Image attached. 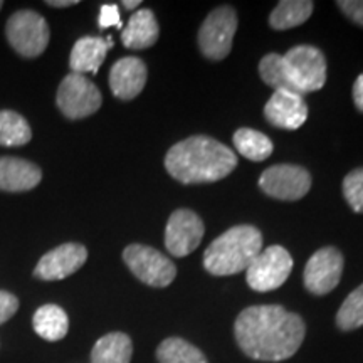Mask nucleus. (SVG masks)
I'll list each match as a JSON object with an SVG mask.
<instances>
[{
    "mask_svg": "<svg viewBox=\"0 0 363 363\" xmlns=\"http://www.w3.org/2000/svg\"><path fill=\"white\" fill-rule=\"evenodd\" d=\"M337 325L340 330L352 331L363 326V284L348 294L337 313Z\"/></svg>",
    "mask_w": 363,
    "mask_h": 363,
    "instance_id": "obj_25",
    "label": "nucleus"
},
{
    "mask_svg": "<svg viewBox=\"0 0 363 363\" xmlns=\"http://www.w3.org/2000/svg\"><path fill=\"white\" fill-rule=\"evenodd\" d=\"M353 103H355L357 110L363 113V72L353 83Z\"/></svg>",
    "mask_w": 363,
    "mask_h": 363,
    "instance_id": "obj_31",
    "label": "nucleus"
},
{
    "mask_svg": "<svg viewBox=\"0 0 363 363\" xmlns=\"http://www.w3.org/2000/svg\"><path fill=\"white\" fill-rule=\"evenodd\" d=\"M293 271L291 254L281 246H269L257 254L246 269V279L251 289L259 293L278 289Z\"/></svg>",
    "mask_w": 363,
    "mask_h": 363,
    "instance_id": "obj_6",
    "label": "nucleus"
},
{
    "mask_svg": "<svg viewBox=\"0 0 363 363\" xmlns=\"http://www.w3.org/2000/svg\"><path fill=\"white\" fill-rule=\"evenodd\" d=\"M108 40L103 38H81L72 48L69 56V67L76 74L84 72H98L101 67L104 57H106Z\"/></svg>",
    "mask_w": 363,
    "mask_h": 363,
    "instance_id": "obj_18",
    "label": "nucleus"
},
{
    "mask_svg": "<svg viewBox=\"0 0 363 363\" xmlns=\"http://www.w3.org/2000/svg\"><path fill=\"white\" fill-rule=\"evenodd\" d=\"M33 325L35 333L48 342H57L67 335L69 320L66 311L57 305H44L34 313Z\"/></svg>",
    "mask_w": 363,
    "mask_h": 363,
    "instance_id": "obj_20",
    "label": "nucleus"
},
{
    "mask_svg": "<svg viewBox=\"0 0 363 363\" xmlns=\"http://www.w3.org/2000/svg\"><path fill=\"white\" fill-rule=\"evenodd\" d=\"M133 355V343L128 335L115 333L104 335L94 343L91 352V363H130Z\"/></svg>",
    "mask_w": 363,
    "mask_h": 363,
    "instance_id": "obj_19",
    "label": "nucleus"
},
{
    "mask_svg": "<svg viewBox=\"0 0 363 363\" xmlns=\"http://www.w3.org/2000/svg\"><path fill=\"white\" fill-rule=\"evenodd\" d=\"M86 259H88V251L84 246L76 242L62 244L40 257L34 269V276L43 281L65 279L81 269Z\"/></svg>",
    "mask_w": 363,
    "mask_h": 363,
    "instance_id": "obj_13",
    "label": "nucleus"
},
{
    "mask_svg": "<svg viewBox=\"0 0 363 363\" xmlns=\"http://www.w3.org/2000/svg\"><path fill=\"white\" fill-rule=\"evenodd\" d=\"M56 103L66 118L81 120L96 113L101 106L103 98L93 81H89L84 74L71 72L59 84Z\"/></svg>",
    "mask_w": 363,
    "mask_h": 363,
    "instance_id": "obj_8",
    "label": "nucleus"
},
{
    "mask_svg": "<svg viewBox=\"0 0 363 363\" xmlns=\"http://www.w3.org/2000/svg\"><path fill=\"white\" fill-rule=\"evenodd\" d=\"M203 222L189 208H179L170 216L165 229V247L172 256L185 257L202 242Z\"/></svg>",
    "mask_w": 363,
    "mask_h": 363,
    "instance_id": "obj_12",
    "label": "nucleus"
},
{
    "mask_svg": "<svg viewBox=\"0 0 363 363\" xmlns=\"http://www.w3.org/2000/svg\"><path fill=\"white\" fill-rule=\"evenodd\" d=\"M33 138L27 121L16 111H0V145L2 147H22Z\"/></svg>",
    "mask_w": 363,
    "mask_h": 363,
    "instance_id": "obj_24",
    "label": "nucleus"
},
{
    "mask_svg": "<svg viewBox=\"0 0 363 363\" xmlns=\"http://www.w3.org/2000/svg\"><path fill=\"white\" fill-rule=\"evenodd\" d=\"M238 157L229 147L206 135L190 136L165 155V169L182 184H211L233 174Z\"/></svg>",
    "mask_w": 363,
    "mask_h": 363,
    "instance_id": "obj_2",
    "label": "nucleus"
},
{
    "mask_svg": "<svg viewBox=\"0 0 363 363\" xmlns=\"http://www.w3.org/2000/svg\"><path fill=\"white\" fill-rule=\"evenodd\" d=\"M234 147L240 155L252 162L266 160L274 150V145L264 133L251 128H239L235 131Z\"/></svg>",
    "mask_w": 363,
    "mask_h": 363,
    "instance_id": "obj_22",
    "label": "nucleus"
},
{
    "mask_svg": "<svg viewBox=\"0 0 363 363\" xmlns=\"http://www.w3.org/2000/svg\"><path fill=\"white\" fill-rule=\"evenodd\" d=\"M289 91L305 96L326 83L325 54L315 45H294L283 56Z\"/></svg>",
    "mask_w": 363,
    "mask_h": 363,
    "instance_id": "obj_4",
    "label": "nucleus"
},
{
    "mask_svg": "<svg viewBox=\"0 0 363 363\" xmlns=\"http://www.w3.org/2000/svg\"><path fill=\"white\" fill-rule=\"evenodd\" d=\"M140 4H142L140 0H131V2H130V0H123V7L128 9V11H131V9H135V7H138Z\"/></svg>",
    "mask_w": 363,
    "mask_h": 363,
    "instance_id": "obj_33",
    "label": "nucleus"
},
{
    "mask_svg": "<svg viewBox=\"0 0 363 363\" xmlns=\"http://www.w3.org/2000/svg\"><path fill=\"white\" fill-rule=\"evenodd\" d=\"M158 34L160 27L155 13L150 9H140L130 17L128 24L121 33V43L128 49H147L157 43Z\"/></svg>",
    "mask_w": 363,
    "mask_h": 363,
    "instance_id": "obj_17",
    "label": "nucleus"
},
{
    "mask_svg": "<svg viewBox=\"0 0 363 363\" xmlns=\"http://www.w3.org/2000/svg\"><path fill=\"white\" fill-rule=\"evenodd\" d=\"M234 335L247 357L261 362H281L299 350L306 326L301 316L283 306H249L235 320Z\"/></svg>",
    "mask_w": 363,
    "mask_h": 363,
    "instance_id": "obj_1",
    "label": "nucleus"
},
{
    "mask_svg": "<svg viewBox=\"0 0 363 363\" xmlns=\"http://www.w3.org/2000/svg\"><path fill=\"white\" fill-rule=\"evenodd\" d=\"M262 251V235L254 225H235L225 230L203 252V267L214 276H233L246 271Z\"/></svg>",
    "mask_w": 363,
    "mask_h": 363,
    "instance_id": "obj_3",
    "label": "nucleus"
},
{
    "mask_svg": "<svg viewBox=\"0 0 363 363\" xmlns=\"http://www.w3.org/2000/svg\"><path fill=\"white\" fill-rule=\"evenodd\" d=\"M45 4L51 7H71V6H76L78 0H49V2Z\"/></svg>",
    "mask_w": 363,
    "mask_h": 363,
    "instance_id": "obj_32",
    "label": "nucleus"
},
{
    "mask_svg": "<svg viewBox=\"0 0 363 363\" xmlns=\"http://www.w3.org/2000/svg\"><path fill=\"white\" fill-rule=\"evenodd\" d=\"M313 7L310 0H283L271 12L269 26L276 30H286L305 24L313 13Z\"/></svg>",
    "mask_w": 363,
    "mask_h": 363,
    "instance_id": "obj_21",
    "label": "nucleus"
},
{
    "mask_svg": "<svg viewBox=\"0 0 363 363\" xmlns=\"http://www.w3.org/2000/svg\"><path fill=\"white\" fill-rule=\"evenodd\" d=\"M264 116L272 126L283 130H298L305 125L308 106L301 94L288 89H276L264 106Z\"/></svg>",
    "mask_w": 363,
    "mask_h": 363,
    "instance_id": "obj_14",
    "label": "nucleus"
},
{
    "mask_svg": "<svg viewBox=\"0 0 363 363\" xmlns=\"http://www.w3.org/2000/svg\"><path fill=\"white\" fill-rule=\"evenodd\" d=\"M337 6L353 24L363 27V0H342Z\"/></svg>",
    "mask_w": 363,
    "mask_h": 363,
    "instance_id": "obj_28",
    "label": "nucleus"
},
{
    "mask_svg": "<svg viewBox=\"0 0 363 363\" xmlns=\"http://www.w3.org/2000/svg\"><path fill=\"white\" fill-rule=\"evenodd\" d=\"M235 30L238 13L233 7L224 6L212 11L199 30V45L203 56L212 61H220L229 56Z\"/></svg>",
    "mask_w": 363,
    "mask_h": 363,
    "instance_id": "obj_7",
    "label": "nucleus"
},
{
    "mask_svg": "<svg viewBox=\"0 0 363 363\" xmlns=\"http://www.w3.org/2000/svg\"><path fill=\"white\" fill-rule=\"evenodd\" d=\"M147 66L138 57H121L110 71V88L118 99L130 101L142 93L147 84Z\"/></svg>",
    "mask_w": 363,
    "mask_h": 363,
    "instance_id": "obj_15",
    "label": "nucleus"
},
{
    "mask_svg": "<svg viewBox=\"0 0 363 363\" xmlns=\"http://www.w3.org/2000/svg\"><path fill=\"white\" fill-rule=\"evenodd\" d=\"M343 195L353 212L363 214V167L352 170L345 177Z\"/></svg>",
    "mask_w": 363,
    "mask_h": 363,
    "instance_id": "obj_27",
    "label": "nucleus"
},
{
    "mask_svg": "<svg viewBox=\"0 0 363 363\" xmlns=\"http://www.w3.org/2000/svg\"><path fill=\"white\" fill-rule=\"evenodd\" d=\"M160 363H207L203 353L182 338H167L157 348Z\"/></svg>",
    "mask_w": 363,
    "mask_h": 363,
    "instance_id": "obj_23",
    "label": "nucleus"
},
{
    "mask_svg": "<svg viewBox=\"0 0 363 363\" xmlns=\"http://www.w3.org/2000/svg\"><path fill=\"white\" fill-rule=\"evenodd\" d=\"M123 261L142 283L153 288H165L177 276V267L157 249L131 244L123 251Z\"/></svg>",
    "mask_w": 363,
    "mask_h": 363,
    "instance_id": "obj_9",
    "label": "nucleus"
},
{
    "mask_svg": "<svg viewBox=\"0 0 363 363\" xmlns=\"http://www.w3.org/2000/svg\"><path fill=\"white\" fill-rule=\"evenodd\" d=\"M2 6H4V2H0V9H2Z\"/></svg>",
    "mask_w": 363,
    "mask_h": 363,
    "instance_id": "obj_34",
    "label": "nucleus"
},
{
    "mask_svg": "<svg viewBox=\"0 0 363 363\" xmlns=\"http://www.w3.org/2000/svg\"><path fill=\"white\" fill-rule=\"evenodd\" d=\"M6 33L13 51L24 57L40 56L51 38L48 22L34 11H19L13 13L7 22Z\"/></svg>",
    "mask_w": 363,
    "mask_h": 363,
    "instance_id": "obj_5",
    "label": "nucleus"
},
{
    "mask_svg": "<svg viewBox=\"0 0 363 363\" xmlns=\"http://www.w3.org/2000/svg\"><path fill=\"white\" fill-rule=\"evenodd\" d=\"M19 310V299L7 291H0V325L16 315Z\"/></svg>",
    "mask_w": 363,
    "mask_h": 363,
    "instance_id": "obj_29",
    "label": "nucleus"
},
{
    "mask_svg": "<svg viewBox=\"0 0 363 363\" xmlns=\"http://www.w3.org/2000/svg\"><path fill=\"white\" fill-rule=\"evenodd\" d=\"M43 172L35 163L22 158H0V190L4 192H27L38 187Z\"/></svg>",
    "mask_w": 363,
    "mask_h": 363,
    "instance_id": "obj_16",
    "label": "nucleus"
},
{
    "mask_svg": "<svg viewBox=\"0 0 363 363\" xmlns=\"http://www.w3.org/2000/svg\"><path fill=\"white\" fill-rule=\"evenodd\" d=\"M259 74L266 84L276 89H288V78H286L284 61L279 54H267L259 62Z\"/></svg>",
    "mask_w": 363,
    "mask_h": 363,
    "instance_id": "obj_26",
    "label": "nucleus"
},
{
    "mask_svg": "<svg viewBox=\"0 0 363 363\" xmlns=\"http://www.w3.org/2000/svg\"><path fill=\"white\" fill-rule=\"evenodd\" d=\"M259 187L278 201H299L310 192V172L298 165H274L262 172Z\"/></svg>",
    "mask_w": 363,
    "mask_h": 363,
    "instance_id": "obj_10",
    "label": "nucleus"
},
{
    "mask_svg": "<svg viewBox=\"0 0 363 363\" xmlns=\"http://www.w3.org/2000/svg\"><path fill=\"white\" fill-rule=\"evenodd\" d=\"M343 274V256L337 247H321L313 254L305 267L306 289L318 296L337 288Z\"/></svg>",
    "mask_w": 363,
    "mask_h": 363,
    "instance_id": "obj_11",
    "label": "nucleus"
},
{
    "mask_svg": "<svg viewBox=\"0 0 363 363\" xmlns=\"http://www.w3.org/2000/svg\"><path fill=\"white\" fill-rule=\"evenodd\" d=\"M111 26L121 29L120 11H118V6H115V4H104V6H101V12H99V27L108 29Z\"/></svg>",
    "mask_w": 363,
    "mask_h": 363,
    "instance_id": "obj_30",
    "label": "nucleus"
}]
</instances>
